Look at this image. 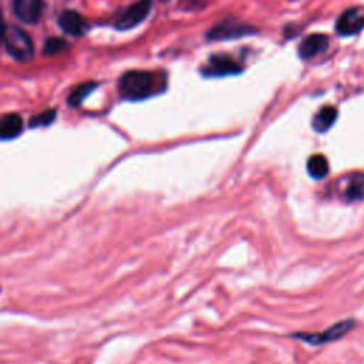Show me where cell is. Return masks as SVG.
I'll use <instances>...</instances> for the list:
<instances>
[{
  "instance_id": "cell-9",
  "label": "cell",
  "mask_w": 364,
  "mask_h": 364,
  "mask_svg": "<svg viewBox=\"0 0 364 364\" xmlns=\"http://www.w3.org/2000/svg\"><path fill=\"white\" fill-rule=\"evenodd\" d=\"M60 27L71 36H82L87 30V23L82 18V16H80L77 11L74 10H65L60 14L58 18Z\"/></svg>"
},
{
  "instance_id": "cell-4",
  "label": "cell",
  "mask_w": 364,
  "mask_h": 364,
  "mask_svg": "<svg viewBox=\"0 0 364 364\" xmlns=\"http://www.w3.org/2000/svg\"><path fill=\"white\" fill-rule=\"evenodd\" d=\"M152 7L151 0H139L129 6L122 16L117 20V28L119 30H129L135 26H138L141 21L146 18Z\"/></svg>"
},
{
  "instance_id": "cell-3",
  "label": "cell",
  "mask_w": 364,
  "mask_h": 364,
  "mask_svg": "<svg viewBox=\"0 0 364 364\" xmlns=\"http://www.w3.org/2000/svg\"><path fill=\"white\" fill-rule=\"evenodd\" d=\"M7 51L18 61H28L33 57V44L30 37L18 27L11 26L3 33Z\"/></svg>"
},
{
  "instance_id": "cell-18",
  "label": "cell",
  "mask_w": 364,
  "mask_h": 364,
  "mask_svg": "<svg viewBox=\"0 0 364 364\" xmlns=\"http://www.w3.org/2000/svg\"><path fill=\"white\" fill-rule=\"evenodd\" d=\"M3 33H4V24H3V17H1V13H0V38L3 37Z\"/></svg>"
},
{
  "instance_id": "cell-10",
  "label": "cell",
  "mask_w": 364,
  "mask_h": 364,
  "mask_svg": "<svg viewBox=\"0 0 364 364\" xmlns=\"http://www.w3.org/2000/svg\"><path fill=\"white\" fill-rule=\"evenodd\" d=\"M327 44H328V38L326 36L311 34L301 41L299 47V55L304 60L316 57L317 54L323 53L327 48Z\"/></svg>"
},
{
  "instance_id": "cell-2",
  "label": "cell",
  "mask_w": 364,
  "mask_h": 364,
  "mask_svg": "<svg viewBox=\"0 0 364 364\" xmlns=\"http://www.w3.org/2000/svg\"><path fill=\"white\" fill-rule=\"evenodd\" d=\"M355 326H357V323L354 318H347V320H343V321H338V323L330 326L328 328H326L323 331L294 333L291 337L297 338L300 341H304L307 344H311V346H321V344H327V343L340 340L341 337L348 334Z\"/></svg>"
},
{
  "instance_id": "cell-5",
  "label": "cell",
  "mask_w": 364,
  "mask_h": 364,
  "mask_svg": "<svg viewBox=\"0 0 364 364\" xmlns=\"http://www.w3.org/2000/svg\"><path fill=\"white\" fill-rule=\"evenodd\" d=\"M336 28L341 36H354L364 28V14L357 9H350L338 17Z\"/></svg>"
},
{
  "instance_id": "cell-15",
  "label": "cell",
  "mask_w": 364,
  "mask_h": 364,
  "mask_svg": "<svg viewBox=\"0 0 364 364\" xmlns=\"http://www.w3.org/2000/svg\"><path fill=\"white\" fill-rule=\"evenodd\" d=\"M95 87H97V82H84V84L78 85V87L71 92V95H70V98H68L70 105H73V107L80 105V104L85 100V97L92 92V90H94Z\"/></svg>"
},
{
  "instance_id": "cell-6",
  "label": "cell",
  "mask_w": 364,
  "mask_h": 364,
  "mask_svg": "<svg viewBox=\"0 0 364 364\" xmlns=\"http://www.w3.org/2000/svg\"><path fill=\"white\" fill-rule=\"evenodd\" d=\"M203 73L208 77H226L240 73V65L229 57L215 55L209 60V63L203 68Z\"/></svg>"
},
{
  "instance_id": "cell-1",
  "label": "cell",
  "mask_w": 364,
  "mask_h": 364,
  "mask_svg": "<svg viewBox=\"0 0 364 364\" xmlns=\"http://www.w3.org/2000/svg\"><path fill=\"white\" fill-rule=\"evenodd\" d=\"M154 75L148 71H129L119 81V92L127 100L146 98L154 90Z\"/></svg>"
},
{
  "instance_id": "cell-14",
  "label": "cell",
  "mask_w": 364,
  "mask_h": 364,
  "mask_svg": "<svg viewBox=\"0 0 364 364\" xmlns=\"http://www.w3.org/2000/svg\"><path fill=\"white\" fill-rule=\"evenodd\" d=\"M328 171H330V165H328V161L324 155L321 154H316V155H311L307 161V172L311 178L314 179H323L328 175Z\"/></svg>"
},
{
  "instance_id": "cell-17",
  "label": "cell",
  "mask_w": 364,
  "mask_h": 364,
  "mask_svg": "<svg viewBox=\"0 0 364 364\" xmlns=\"http://www.w3.org/2000/svg\"><path fill=\"white\" fill-rule=\"evenodd\" d=\"M55 118V111L54 109H48V111H44L41 114H38L37 117L31 118L30 121V125L31 127H44V125H48L54 121Z\"/></svg>"
},
{
  "instance_id": "cell-7",
  "label": "cell",
  "mask_w": 364,
  "mask_h": 364,
  "mask_svg": "<svg viewBox=\"0 0 364 364\" xmlns=\"http://www.w3.org/2000/svg\"><path fill=\"white\" fill-rule=\"evenodd\" d=\"M255 30L247 26H242L239 23H222L212 28L208 33V37L212 40H228V38H237L242 36H247Z\"/></svg>"
},
{
  "instance_id": "cell-11",
  "label": "cell",
  "mask_w": 364,
  "mask_h": 364,
  "mask_svg": "<svg viewBox=\"0 0 364 364\" xmlns=\"http://www.w3.org/2000/svg\"><path fill=\"white\" fill-rule=\"evenodd\" d=\"M344 196L347 200H364V172H354L348 175L344 186Z\"/></svg>"
},
{
  "instance_id": "cell-16",
  "label": "cell",
  "mask_w": 364,
  "mask_h": 364,
  "mask_svg": "<svg viewBox=\"0 0 364 364\" xmlns=\"http://www.w3.org/2000/svg\"><path fill=\"white\" fill-rule=\"evenodd\" d=\"M67 48V43L58 37H51L48 38L46 43H44V50L43 53L46 55H54V54H58L61 53L63 50Z\"/></svg>"
},
{
  "instance_id": "cell-13",
  "label": "cell",
  "mask_w": 364,
  "mask_h": 364,
  "mask_svg": "<svg viewBox=\"0 0 364 364\" xmlns=\"http://www.w3.org/2000/svg\"><path fill=\"white\" fill-rule=\"evenodd\" d=\"M337 119V109L331 105L323 107L313 118V128L317 132H326L327 129L331 128L334 121Z\"/></svg>"
},
{
  "instance_id": "cell-12",
  "label": "cell",
  "mask_w": 364,
  "mask_h": 364,
  "mask_svg": "<svg viewBox=\"0 0 364 364\" xmlns=\"http://www.w3.org/2000/svg\"><path fill=\"white\" fill-rule=\"evenodd\" d=\"M23 121L17 114H6L0 117V139H13L20 135Z\"/></svg>"
},
{
  "instance_id": "cell-8",
  "label": "cell",
  "mask_w": 364,
  "mask_h": 364,
  "mask_svg": "<svg viewBox=\"0 0 364 364\" xmlns=\"http://www.w3.org/2000/svg\"><path fill=\"white\" fill-rule=\"evenodd\" d=\"M13 9L21 21L33 24L40 18L41 0H13Z\"/></svg>"
},
{
  "instance_id": "cell-19",
  "label": "cell",
  "mask_w": 364,
  "mask_h": 364,
  "mask_svg": "<svg viewBox=\"0 0 364 364\" xmlns=\"http://www.w3.org/2000/svg\"><path fill=\"white\" fill-rule=\"evenodd\" d=\"M162 1H166V0H162Z\"/></svg>"
}]
</instances>
